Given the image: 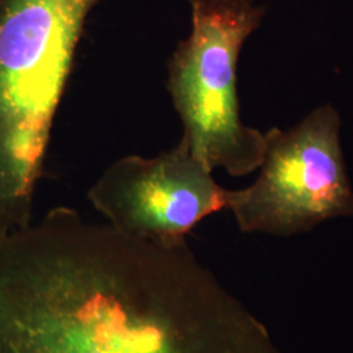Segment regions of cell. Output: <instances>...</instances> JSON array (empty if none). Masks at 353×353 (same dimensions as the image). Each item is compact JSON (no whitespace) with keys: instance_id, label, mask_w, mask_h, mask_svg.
I'll return each instance as SVG.
<instances>
[{"instance_id":"cell-1","label":"cell","mask_w":353,"mask_h":353,"mask_svg":"<svg viewBox=\"0 0 353 353\" xmlns=\"http://www.w3.org/2000/svg\"><path fill=\"white\" fill-rule=\"evenodd\" d=\"M0 353H284L195 256L70 207L0 232Z\"/></svg>"},{"instance_id":"cell-2","label":"cell","mask_w":353,"mask_h":353,"mask_svg":"<svg viewBox=\"0 0 353 353\" xmlns=\"http://www.w3.org/2000/svg\"><path fill=\"white\" fill-rule=\"evenodd\" d=\"M105 0H0V232L32 224L51 130Z\"/></svg>"},{"instance_id":"cell-3","label":"cell","mask_w":353,"mask_h":353,"mask_svg":"<svg viewBox=\"0 0 353 353\" xmlns=\"http://www.w3.org/2000/svg\"><path fill=\"white\" fill-rule=\"evenodd\" d=\"M189 3L191 32L168 67V90L183 125L181 140L212 172L223 168L246 176L262 164L265 138L241 119L237 63L265 10L252 0Z\"/></svg>"},{"instance_id":"cell-4","label":"cell","mask_w":353,"mask_h":353,"mask_svg":"<svg viewBox=\"0 0 353 353\" xmlns=\"http://www.w3.org/2000/svg\"><path fill=\"white\" fill-rule=\"evenodd\" d=\"M339 131L341 117L326 105L288 131L265 132L259 176L246 189L228 190L227 210L241 232L288 237L353 217Z\"/></svg>"},{"instance_id":"cell-5","label":"cell","mask_w":353,"mask_h":353,"mask_svg":"<svg viewBox=\"0 0 353 353\" xmlns=\"http://www.w3.org/2000/svg\"><path fill=\"white\" fill-rule=\"evenodd\" d=\"M228 190L181 140L147 159L125 156L110 165L88 191V199L112 227L161 246L188 242L205 217L227 208Z\"/></svg>"}]
</instances>
